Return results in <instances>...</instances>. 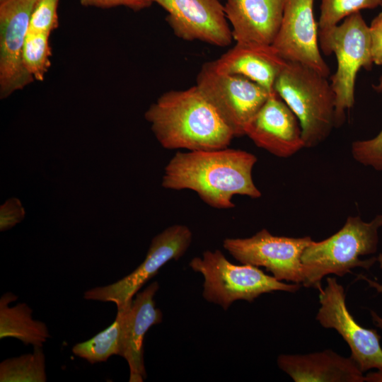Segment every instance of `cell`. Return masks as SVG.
I'll use <instances>...</instances> for the list:
<instances>
[{
    "label": "cell",
    "mask_w": 382,
    "mask_h": 382,
    "mask_svg": "<svg viewBox=\"0 0 382 382\" xmlns=\"http://www.w3.org/2000/svg\"><path fill=\"white\" fill-rule=\"evenodd\" d=\"M37 0L0 3V98L9 97L34 81L23 62V50Z\"/></svg>",
    "instance_id": "11"
},
{
    "label": "cell",
    "mask_w": 382,
    "mask_h": 382,
    "mask_svg": "<svg viewBox=\"0 0 382 382\" xmlns=\"http://www.w3.org/2000/svg\"><path fill=\"white\" fill-rule=\"evenodd\" d=\"M204 279L202 296L206 301L226 311L233 302L253 301L260 295L275 291L295 292L300 284H286L265 274L258 267L231 263L219 250H206L189 263Z\"/></svg>",
    "instance_id": "6"
},
{
    "label": "cell",
    "mask_w": 382,
    "mask_h": 382,
    "mask_svg": "<svg viewBox=\"0 0 382 382\" xmlns=\"http://www.w3.org/2000/svg\"><path fill=\"white\" fill-rule=\"evenodd\" d=\"M256 162L254 154L228 147L178 151L166 166L161 185L173 190H190L211 207L231 209L236 195L261 197L252 177Z\"/></svg>",
    "instance_id": "1"
},
{
    "label": "cell",
    "mask_w": 382,
    "mask_h": 382,
    "mask_svg": "<svg viewBox=\"0 0 382 382\" xmlns=\"http://www.w3.org/2000/svg\"><path fill=\"white\" fill-rule=\"evenodd\" d=\"M121 338V319L117 313L110 326L87 341L76 344L72 352L91 364L106 361L112 355L120 356Z\"/></svg>",
    "instance_id": "20"
},
{
    "label": "cell",
    "mask_w": 382,
    "mask_h": 382,
    "mask_svg": "<svg viewBox=\"0 0 382 382\" xmlns=\"http://www.w3.org/2000/svg\"><path fill=\"white\" fill-rule=\"evenodd\" d=\"M210 62L219 73L243 76L272 92L286 61L272 45L236 42L219 59Z\"/></svg>",
    "instance_id": "17"
},
{
    "label": "cell",
    "mask_w": 382,
    "mask_h": 382,
    "mask_svg": "<svg viewBox=\"0 0 382 382\" xmlns=\"http://www.w3.org/2000/svg\"><path fill=\"white\" fill-rule=\"evenodd\" d=\"M381 7L382 8V5H381Z\"/></svg>",
    "instance_id": "32"
},
{
    "label": "cell",
    "mask_w": 382,
    "mask_h": 382,
    "mask_svg": "<svg viewBox=\"0 0 382 382\" xmlns=\"http://www.w3.org/2000/svg\"><path fill=\"white\" fill-rule=\"evenodd\" d=\"M196 86L235 137L245 135V127L273 92L243 76L219 73L210 62L202 66Z\"/></svg>",
    "instance_id": "7"
},
{
    "label": "cell",
    "mask_w": 382,
    "mask_h": 382,
    "mask_svg": "<svg viewBox=\"0 0 382 382\" xmlns=\"http://www.w3.org/2000/svg\"><path fill=\"white\" fill-rule=\"evenodd\" d=\"M381 5L382 0H320L318 36L326 33L352 13Z\"/></svg>",
    "instance_id": "23"
},
{
    "label": "cell",
    "mask_w": 382,
    "mask_h": 382,
    "mask_svg": "<svg viewBox=\"0 0 382 382\" xmlns=\"http://www.w3.org/2000/svg\"><path fill=\"white\" fill-rule=\"evenodd\" d=\"M153 1L167 11L166 20L177 37L219 47H226L232 42L231 30L219 0Z\"/></svg>",
    "instance_id": "13"
},
{
    "label": "cell",
    "mask_w": 382,
    "mask_h": 382,
    "mask_svg": "<svg viewBox=\"0 0 382 382\" xmlns=\"http://www.w3.org/2000/svg\"><path fill=\"white\" fill-rule=\"evenodd\" d=\"M284 0H226L227 20L238 43L272 45L279 32Z\"/></svg>",
    "instance_id": "16"
},
{
    "label": "cell",
    "mask_w": 382,
    "mask_h": 382,
    "mask_svg": "<svg viewBox=\"0 0 382 382\" xmlns=\"http://www.w3.org/2000/svg\"><path fill=\"white\" fill-rule=\"evenodd\" d=\"M313 240L309 236H277L262 228L245 238H225L223 247L241 264L264 267L279 281L303 282L302 254Z\"/></svg>",
    "instance_id": "9"
},
{
    "label": "cell",
    "mask_w": 382,
    "mask_h": 382,
    "mask_svg": "<svg viewBox=\"0 0 382 382\" xmlns=\"http://www.w3.org/2000/svg\"><path fill=\"white\" fill-rule=\"evenodd\" d=\"M319 47L325 55L334 53L337 69L330 78L335 96V127L345 120V111L354 103L355 82L361 68L372 64L369 27L360 11L352 13L326 33L318 36Z\"/></svg>",
    "instance_id": "5"
},
{
    "label": "cell",
    "mask_w": 382,
    "mask_h": 382,
    "mask_svg": "<svg viewBox=\"0 0 382 382\" xmlns=\"http://www.w3.org/2000/svg\"><path fill=\"white\" fill-rule=\"evenodd\" d=\"M369 27L372 62L382 66V12L373 18ZM374 87L378 91H382V76Z\"/></svg>",
    "instance_id": "27"
},
{
    "label": "cell",
    "mask_w": 382,
    "mask_h": 382,
    "mask_svg": "<svg viewBox=\"0 0 382 382\" xmlns=\"http://www.w3.org/2000/svg\"><path fill=\"white\" fill-rule=\"evenodd\" d=\"M79 2L83 6L105 9L125 6L136 11L147 8L154 3L153 0H79Z\"/></svg>",
    "instance_id": "28"
},
{
    "label": "cell",
    "mask_w": 382,
    "mask_h": 382,
    "mask_svg": "<svg viewBox=\"0 0 382 382\" xmlns=\"http://www.w3.org/2000/svg\"><path fill=\"white\" fill-rule=\"evenodd\" d=\"M364 381L382 382V370H378L377 372L369 374L364 376Z\"/></svg>",
    "instance_id": "30"
},
{
    "label": "cell",
    "mask_w": 382,
    "mask_h": 382,
    "mask_svg": "<svg viewBox=\"0 0 382 382\" xmlns=\"http://www.w3.org/2000/svg\"><path fill=\"white\" fill-rule=\"evenodd\" d=\"M159 289L157 282L137 293L129 306L117 311L122 324L120 356L129 367V382H142L146 378L144 361V340L148 330L163 320L154 297Z\"/></svg>",
    "instance_id": "15"
},
{
    "label": "cell",
    "mask_w": 382,
    "mask_h": 382,
    "mask_svg": "<svg viewBox=\"0 0 382 382\" xmlns=\"http://www.w3.org/2000/svg\"><path fill=\"white\" fill-rule=\"evenodd\" d=\"M327 285L319 292L320 307L316 320L325 328H333L351 349V357L359 369L382 370L381 336L376 330L361 327L347 309L345 289L335 277H328Z\"/></svg>",
    "instance_id": "10"
},
{
    "label": "cell",
    "mask_w": 382,
    "mask_h": 382,
    "mask_svg": "<svg viewBox=\"0 0 382 382\" xmlns=\"http://www.w3.org/2000/svg\"><path fill=\"white\" fill-rule=\"evenodd\" d=\"M16 299L11 292L0 299V338L14 337L26 346L42 347L50 337L46 324L33 320V310L25 303L9 306Z\"/></svg>",
    "instance_id": "19"
},
{
    "label": "cell",
    "mask_w": 382,
    "mask_h": 382,
    "mask_svg": "<svg viewBox=\"0 0 382 382\" xmlns=\"http://www.w3.org/2000/svg\"><path fill=\"white\" fill-rule=\"evenodd\" d=\"M162 147L188 151L227 148L235 137L195 85L163 93L144 113Z\"/></svg>",
    "instance_id": "2"
},
{
    "label": "cell",
    "mask_w": 382,
    "mask_h": 382,
    "mask_svg": "<svg viewBox=\"0 0 382 382\" xmlns=\"http://www.w3.org/2000/svg\"><path fill=\"white\" fill-rule=\"evenodd\" d=\"M50 34L28 31L23 50V62L34 80L42 81L51 66Z\"/></svg>",
    "instance_id": "22"
},
{
    "label": "cell",
    "mask_w": 382,
    "mask_h": 382,
    "mask_svg": "<svg viewBox=\"0 0 382 382\" xmlns=\"http://www.w3.org/2000/svg\"><path fill=\"white\" fill-rule=\"evenodd\" d=\"M381 226L382 214L370 222L364 221L359 216H349L342 228L332 236L318 242L312 241L301 256L303 285L320 291L321 280L326 275L343 277L355 267L369 269L376 258L361 260L359 257L376 252Z\"/></svg>",
    "instance_id": "3"
},
{
    "label": "cell",
    "mask_w": 382,
    "mask_h": 382,
    "mask_svg": "<svg viewBox=\"0 0 382 382\" xmlns=\"http://www.w3.org/2000/svg\"><path fill=\"white\" fill-rule=\"evenodd\" d=\"M244 134L279 158L290 157L304 147L298 118L275 91L246 125Z\"/></svg>",
    "instance_id": "14"
},
{
    "label": "cell",
    "mask_w": 382,
    "mask_h": 382,
    "mask_svg": "<svg viewBox=\"0 0 382 382\" xmlns=\"http://www.w3.org/2000/svg\"><path fill=\"white\" fill-rule=\"evenodd\" d=\"M378 260L382 267V255H381L378 257ZM359 278L364 279L366 282H367L370 287L375 289L378 293L382 294V284H379L375 281H373L363 275H359ZM371 313L372 319L375 325L382 329V318L379 317L374 311H371Z\"/></svg>",
    "instance_id": "29"
},
{
    "label": "cell",
    "mask_w": 382,
    "mask_h": 382,
    "mask_svg": "<svg viewBox=\"0 0 382 382\" xmlns=\"http://www.w3.org/2000/svg\"><path fill=\"white\" fill-rule=\"evenodd\" d=\"M192 233L185 225H172L154 236L144 260L130 274L115 283L90 289L83 298L112 302L117 311L130 305L133 296L159 269L171 260H178L190 247Z\"/></svg>",
    "instance_id": "8"
},
{
    "label": "cell",
    "mask_w": 382,
    "mask_h": 382,
    "mask_svg": "<svg viewBox=\"0 0 382 382\" xmlns=\"http://www.w3.org/2000/svg\"><path fill=\"white\" fill-rule=\"evenodd\" d=\"M59 0H37L31 13L28 31L51 34L59 26Z\"/></svg>",
    "instance_id": "24"
},
{
    "label": "cell",
    "mask_w": 382,
    "mask_h": 382,
    "mask_svg": "<svg viewBox=\"0 0 382 382\" xmlns=\"http://www.w3.org/2000/svg\"><path fill=\"white\" fill-rule=\"evenodd\" d=\"M45 357L42 347H34L33 353L8 358L0 363L1 382H45Z\"/></svg>",
    "instance_id": "21"
},
{
    "label": "cell",
    "mask_w": 382,
    "mask_h": 382,
    "mask_svg": "<svg viewBox=\"0 0 382 382\" xmlns=\"http://www.w3.org/2000/svg\"><path fill=\"white\" fill-rule=\"evenodd\" d=\"M25 216V209L21 201L12 197L0 206V231H8L21 223Z\"/></svg>",
    "instance_id": "26"
},
{
    "label": "cell",
    "mask_w": 382,
    "mask_h": 382,
    "mask_svg": "<svg viewBox=\"0 0 382 382\" xmlns=\"http://www.w3.org/2000/svg\"><path fill=\"white\" fill-rule=\"evenodd\" d=\"M277 364L296 382L364 381L363 372L351 357L329 349L308 354H281Z\"/></svg>",
    "instance_id": "18"
},
{
    "label": "cell",
    "mask_w": 382,
    "mask_h": 382,
    "mask_svg": "<svg viewBox=\"0 0 382 382\" xmlns=\"http://www.w3.org/2000/svg\"><path fill=\"white\" fill-rule=\"evenodd\" d=\"M313 2L284 0L281 25L272 45L285 61L302 64L328 78L330 71L320 51Z\"/></svg>",
    "instance_id": "12"
},
{
    "label": "cell",
    "mask_w": 382,
    "mask_h": 382,
    "mask_svg": "<svg viewBox=\"0 0 382 382\" xmlns=\"http://www.w3.org/2000/svg\"><path fill=\"white\" fill-rule=\"evenodd\" d=\"M351 151L359 163L382 171V129L372 139L354 141Z\"/></svg>",
    "instance_id": "25"
},
{
    "label": "cell",
    "mask_w": 382,
    "mask_h": 382,
    "mask_svg": "<svg viewBox=\"0 0 382 382\" xmlns=\"http://www.w3.org/2000/svg\"><path fill=\"white\" fill-rule=\"evenodd\" d=\"M327 79L311 67L286 62L274 84L298 118L306 148L318 145L335 127V96Z\"/></svg>",
    "instance_id": "4"
},
{
    "label": "cell",
    "mask_w": 382,
    "mask_h": 382,
    "mask_svg": "<svg viewBox=\"0 0 382 382\" xmlns=\"http://www.w3.org/2000/svg\"><path fill=\"white\" fill-rule=\"evenodd\" d=\"M5 0H0V3L4 1Z\"/></svg>",
    "instance_id": "31"
}]
</instances>
